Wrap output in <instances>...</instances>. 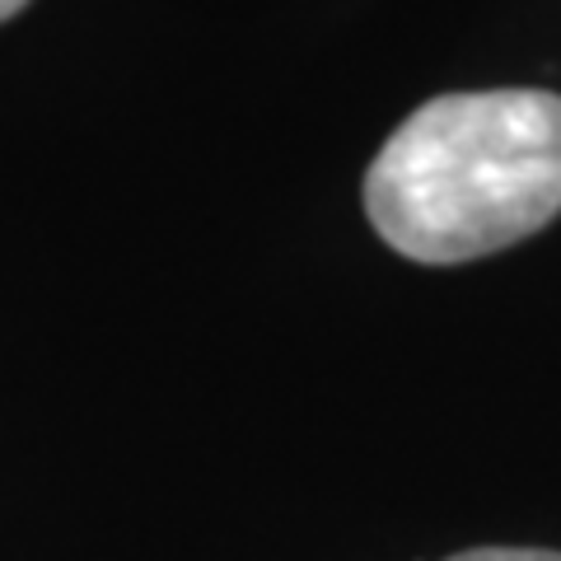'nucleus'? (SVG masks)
<instances>
[{"label":"nucleus","instance_id":"3","mask_svg":"<svg viewBox=\"0 0 561 561\" xmlns=\"http://www.w3.org/2000/svg\"><path fill=\"white\" fill-rule=\"evenodd\" d=\"M28 5V0H0V24H5V20H14V14H20Z\"/></svg>","mask_w":561,"mask_h":561},{"label":"nucleus","instance_id":"2","mask_svg":"<svg viewBox=\"0 0 561 561\" xmlns=\"http://www.w3.org/2000/svg\"><path fill=\"white\" fill-rule=\"evenodd\" d=\"M449 561H561V552H542V548H468Z\"/></svg>","mask_w":561,"mask_h":561},{"label":"nucleus","instance_id":"1","mask_svg":"<svg viewBox=\"0 0 561 561\" xmlns=\"http://www.w3.org/2000/svg\"><path fill=\"white\" fill-rule=\"evenodd\" d=\"M561 210V99L548 90L440 94L383 140L365 216L412 262L511 249Z\"/></svg>","mask_w":561,"mask_h":561}]
</instances>
